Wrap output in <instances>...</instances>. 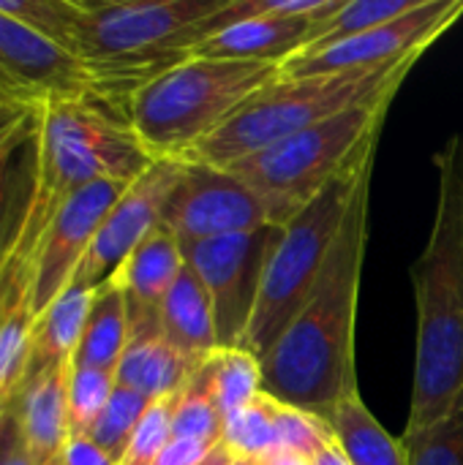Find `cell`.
<instances>
[{"label": "cell", "instance_id": "43", "mask_svg": "<svg viewBox=\"0 0 463 465\" xmlns=\"http://www.w3.org/2000/svg\"><path fill=\"white\" fill-rule=\"evenodd\" d=\"M14 240H16V237H14ZM14 240H11V242H14ZM8 248H11V245H5V248L0 251V270H3V262H5V253H8Z\"/></svg>", "mask_w": 463, "mask_h": 465}, {"label": "cell", "instance_id": "39", "mask_svg": "<svg viewBox=\"0 0 463 465\" xmlns=\"http://www.w3.org/2000/svg\"><path fill=\"white\" fill-rule=\"evenodd\" d=\"M311 465H352L347 460L344 450L336 444V439H327L314 455H311Z\"/></svg>", "mask_w": 463, "mask_h": 465}, {"label": "cell", "instance_id": "11", "mask_svg": "<svg viewBox=\"0 0 463 465\" xmlns=\"http://www.w3.org/2000/svg\"><path fill=\"white\" fill-rule=\"evenodd\" d=\"M161 226L180 245H191L273 223L265 202L237 174L205 163H186V172L164 207Z\"/></svg>", "mask_w": 463, "mask_h": 465}, {"label": "cell", "instance_id": "26", "mask_svg": "<svg viewBox=\"0 0 463 465\" xmlns=\"http://www.w3.org/2000/svg\"><path fill=\"white\" fill-rule=\"evenodd\" d=\"M418 3L420 0H344L341 8L319 25L311 46L303 52L325 49L352 35H360L366 30H374L385 22H393L409 14L412 8H418Z\"/></svg>", "mask_w": 463, "mask_h": 465}, {"label": "cell", "instance_id": "23", "mask_svg": "<svg viewBox=\"0 0 463 465\" xmlns=\"http://www.w3.org/2000/svg\"><path fill=\"white\" fill-rule=\"evenodd\" d=\"M128 297L126 289L112 278L93 294L87 324L74 354V368L117 373L128 346Z\"/></svg>", "mask_w": 463, "mask_h": 465}, {"label": "cell", "instance_id": "10", "mask_svg": "<svg viewBox=\"0 0 463 465\" xmlns=\"http://www.w3.org/2000/svg\"><path fill=\"white\" fill-rule=\"evenodd\" d=\"M461 16L463 0H420L418 8L393 22H385L333 46L289 57L287 63H281L278 76L297 79L325 74L382 71L409 57H423V52L431 44H437Z\"/></svg>", "mask_w": 463, "mask_h": 465}, {"label": "cell", "instance_id": "6", "mask_svg": "<svg viewBox=\"0 0 463 465\" xmlns=\"http://www.w3.org/2000/svg\"><path fill=\"white\" fill-rule=\"evenodd\" d=\"M153 161L126 114L93 98L52 101L41 109L33 202L52 215L65 196L90 183L131 185Z\"/></svg>", "mask_w": 463, "mask_h": 465}, {"label": "cell", "instance_id": "20", "mask_svg": "<svg viewBox=\"0 0 463 465\" xmlns=\"http://www.w3.org/2000/svg\"><path fill=\"white\" fill-rule=\"evenodd\" d=\"M161 332L177 354L199 368L218 351L216 313L199 275L186 264L161 305Z\"/></svg>", "mask_w": 463, "mask_h": 465}, {"label": "cell", "instance_id": "33", "mask_svg": "<svg viewBox=\"0 0 463 465\" xmlns=\"http://www.w3.org/2000/svg\"><path fill=\"white\" fill-rule=\"evenodd\" d=\"M172 411H175V395L158 398L147 406L145 417L139 420L131 444L117 465H156L166 444L172 441Z\"/></svg>", "mask_w": 463, "mask_h": 465}, {"label": "cell", "instance_id": "41", "mask_svg": "<svg viewBox=\"0 0 463 465\" xmlns=\"http://www.w3.org/2000/svg\"><path fill=\"white\" fill-rule=\"evenodd\" d=\"M232 463H235V452L221 441V444H218V447H216V450H213V452H210V455H207V458H205L199 465H232Z\"/></svg>", "mask_w": 463, "mask_h": 465}, {"label": "cell", "instance_id": "32", "mask_svg": "<svg viewBox=\"0 0 463 465\" xmlns=\"http://www.w3.org/2000/svg\"><path fill=\"white\" fill-rule=\"evenodd\" d=\"M0 11L52 41L55 46L71 52L76 3L74 0H0Z\"/></svg>", "mask_w": 463, "mask_h": 465}, {"label": "cell", "instance_id": "27", "mask_svg": "<svg viewBox=\"0 0 463 465\" xmlns=\"http://www.w3.org/2000/svg\"><path fill=\"white\" fill-rule=\"evenodd\" d=\"M226 430V420L213 403L205 381L194 371L188 384L175 395L172 411V439H199L210 444H221Z\"/></svg>", "mask_w": 463, "mask_h": 465}, {"label": "cell", "instance_id": "42", "mask_svg": "<svg viewBox=\"0 0 463 465\" xmlns=\"http://www.w3.org/2000/svg\"><path fill=\"white\" fill-rule=\"evenodd\" d=\"M232 465H257V460H248V458H235Z\"/></svg>", "mask_w": 463, "mask_h": 465}, {"label": "cell", "instance_id": "15", "mask_svg": "<svg viewBox=\"0 0 463 465\" xmlns=\"http://www.w3.org/2000/svg\"><path fill=\"white\" fill-rule=\"evenodd\" d=\"M128 183L101 180L65 196L46 221L35 248V316H41L74 281L85 253Z\"/></svg>", "mask_w": 463, "mask_h": 465}, {"label": "cell", "instance_id": "28", "mask_svg": "<svg viewBox=\"0 0 463 465\" xmlns=\"http://www.w3.org/2000/svg\"><path fill=\"white\" fill-rule=\"evenodd\" d=\"M401 447L409 465H463V392L445 420L420 433H404Z\"/></svg>", "mask_w": 463, "mask_h": 465}, {"label": "cell", "instance_id": "5", "mask_svg": "<svg viewBox=\"0 0 463 465\" xmlns=\"http://www.w3.org/2000/svg\"><path fill=\"white\" fill-rule=\"evenodd\" d=\"M278 74L276 63L188 57L131 95L128 123L156 161H183Z\"/></svg>", "mask_w": 463, "mask_h": 465}, {"label": "cell", "instance_id": "35", "mask_svg": "<svg viewBox=\"0 0 463 465\" xmlns=\"http://www.w3.org/2000/svg\"><path fill=\"white\" fill-rule=\"evenodd\" d=\"M218 444L199 439H172L156 465H199Z\"/></svg>", "mask_w": 463, "mask_h": 465}, {"label": "cell", "instance_id": "29", "mask_svg": "<svg viewBox=\"0 0 463 465\" xmlns=\"http://www.w3.org/2000/svg\"><path fill=\"white\" fill-rule=\"evenodd\" d=\"M224 444L235 452V458H248V460H257L281 450L276 414H273V398L262 392L248 409L229 417L226 430H224Z\"/></svg>", "mask_w": 463, "mask_h": 465}, {"label": "cell", "instance_id": "2", "mask_svg": "<svg viewBox=\"0 0 463 465\" xmlns=\"http://www.w3.org/2000/svg\"><path fill=\"white\" fill-rule=\"evenodd\" d=\"M439 174L428 242L412 264L418 343L404 433H420L456 406L463 392V134L434 155Z\"/></svg>", "mask_w": 463, "mask_h": 465}, {"label": "cell", "instance_id": "34", "mask_svg": "<svg viewBox=\"0 0 463 465\" xmlns=\"http://www.w3.org/2000/svg\"><path fill=\"white\" fill-rule=\"evenodd\" d=\"M273 414H276V430H278L281 450H292V452L311 458L327 439H333L330 425L314 414L284 406L278 401H273Z\"/></svg>", "mask_w": 463, "mask_h": 465}, {"label": "cell", "instance_id": "16", "mask_svg": "<svg viewBox=\"0 0 463 465\" xmlns=\"http://www.w3.org/2000/svg\"><path fill=\"white\" fill-rule=\"evenodd\" d=\"M341 3L344 0H270V11L265 16L237 22L210 35L191 52V57L281 65L311 46L319 25L336 14Z\"/></svg>", "mask_w": 463, "mask_h": 465}, {"label": "cell", "instance_id": "25", "mask_svg": "<svg viewBox=\"0 0 463 465\" xmlns=\"http://www.w3.org/2000/svg\"><path fill=\"white\" fill-rule=\"evenodd\" d=\"M199 379L205 381L213 403L224 414V420L248 409L262 395V371L259 360L243 349H218L199 368Z\"/></svg>", "mask_w": 463, "mask_h": 465}, {"label": "cell", "instance_id": "18", "mask_svg": "<svg viewBox=\"0 0 463 465\" xmlns=\"http://www.w3.org/2000/svg\"><path fill=\"white\" fill-rule=\"evenodd\" d=\"M183 267L180 242L164 226H156L115 275L128 297V330L161 324V305Z\"/></svg>", "mask_w": 463, "mask_h": 465}, {"label": "cell", "instance_id": "38", "mask_svg": "<svg viewBox=\"0 0 463 465\" xmlns=\"http://www.w3.org/2000/svg\"><path fill=\"white\" fill-rule=\"evenodd\" d=\"M33 112H38V109H30V106H22V104H14V101H8V98H3L0 95V136L3 134H8L11 128H16L27 114H33Z\"/></svg>", "mask_w": 463, "mask_h": 465}, {"label": "cell", "instance_id": "22", "mask_svg": "<svg viewBox=\"0 0 463 465\" xmlns=\"http://www.w3.org/2000/svg\"><path fill=\"white\" fill-rule=\"evenodd\" d=\"M93 289L68 286L38 319L33 327V343H30V362H27V379L74 362V354L79 349L87 313L93 305Z\"/></svg>", "mask_w": 463, "mask_h": 465}, {"label": "cell", "instance_id": "4", "mask_svg": "<svg viewBox=\"0 0 463 465\" xmlns=\"http://www.w3.org/2000/svg\"><path fill=\"white\" fill-rule=\"evenodd\" d=\"M420 57H409L382 71L325 74V76H278L254 93L240 112L216 134L199 142L183 163H205L229 169L232 163L257 155L306 128H314L352 106L368 104L388 93H398Z\"/></svg>", "mask_w": 463, "mask_h": 465}, {"label": "cell", "instance_id": "44", "mask_svg": "<svg viewBox=\"0 0 463 465\" xmlns=\"http://www.w3.org/2000/svg\"><path fill=\"white\" fill-rule=\"evenodd\" d=\"M57 465H60V463H57Z\"/></svg>", "mask_w": 463, "mask_h": 465}, {"label": "cell", "instance_id": "37", "mask_svg": "<svg viewBox=\"0 0 463 465\" xmlns=\"http://www.w3.org/2000/svg\"><path fill=\"white\" fill-rule=\"evenodd\" d=\"M19 444V422H16V409L0 417V465L8 463L14 447Z\"/></svg>", "mask_w": 463, "mask_h": 465}, {"label": "cell", "instance_id": "7", "mask_svg": "<svg viewBox=\"0 0 463 465\" xmlns=\"http://www.w3.org/2000/svg\"><path fill=\"white\" fill-rule=\"evenodd\" d=\"M396 93L352 106L257 155L229 166L267 207L273 226H287L379 136Z\"/></svg>", "mask_w": 463, "mask_h": 465}, {"label": "cell", "instance_id": "19", "mask_svg": "<svg viewBox=\"0 0 463 465\" xmlns=\"http://www.w3.org/2000/svg\"><path fill=\"white\" fill-rule=\"evenodd\" d=\"M194 365L172 349L161 324L131 327L128 346L117 365V387L134 390L150 401L177 395L194 376Z\"/></svg>", "mask_w": 463, "mask_h": 465}, {"label": "cell", "instance_id": "3", "mask_svg": "<svg viewBox=\"0 0 463 465\" xmlns=\"http://www.w3.org/2000/svg\"><path fill=\"white\" fill-rule=\"evenodd\" d=\"M76 3L71 54L87 68L96 98L128 117L131 95L191 57L205 25L229 0Z\"/></svg>", "mask_w": 463, "mask_h": 465}, {"label": "cell", "instance_id": "24", "mask_svg": "<svg viewBox=\"0 0 463 465\" xmlns=\"http://www.w3.org/2000/svg\"><path fill=\"white\" fill-rule=\"evenodd\" d=\"M327 425L352 465H409L401 439L396 441L379 425V420L363 403L360 392L338 401L327 417Z\"/></svg>", "mask_w": 463, "mask_h": 465}, {"label": "cell", "instance_id": "17", "mask_svg": "<svg viewBox=\"0 0 463 465\" xmlns=\"http://www.w3.org/2000/svg\"><path fill=\"white\" fill-rule=\"evenodd\" d=\"M71 368L57 365L27 379L16 398L19 441L33 465H57L71 436L68 428V381Z\"/></svg>", "mask_w": 463, "mask_h": 465}, {"label": "cell", "instance_id": "12", "mask_svg": "<svg viewBox=\"0 0 463 465\" xmlns=\"http://www.w3.org/2000/svg\"><path fill=\"white\" fill-rule=\"evenodd\" d=\"M183 172H186L183 161L158 158L139 180H134L126 188V193L115 202L101 229L96 232L90 251L85 253L71 286L96 292L117 275V270L139 248V242L156 226H161L164 207L172 191L177 188Z\"/></svg>", "mask_w": 463, "mask_h": 465}, {"label": "cell", "instance_id": "31", "mask_svg": "<svg viewBox=\"0 0 463 465\" xmlns=\"http://www.w3.org/2000/svg\"><path fill=\"white\" fill-rule=\"evenodd\" d=\"M115 387H117V376L109 371L71 368V381H68L71 436H90V430L98 422V417L104 414Z\"/></svg>", "mask_w": 463, "mask_h": 465}, {"label": "cell", "instance_id": "13", "mask_svg": "<svg viewBox=\"0 0 463 465\" xmlns=\"http://www.w3.org/2000/svg\"><path fill=\"white\" fill-rule=\"evenodd\" d=\"M46 215L30 202L0 270V417L14 411L27 376L35 327V248Z\"/></svg>", "mask_w": 463, "mask_h": 465}, {"label": "cell", "instance_id": "8", "mask_svg": "<svg viewBox=\"0 0 463 465\" xmlns=\"http://www.w3.org/2000/svg\"><path fill=\"white\" fill-rule=\"evenodd\" d=\"M377 142L379 136L371 139L363 153L284 226L281 242L265 270L248 332L243 338V351L254 354L257 360L267 354L270 346L287 332L319 283L355 188L366 166L377 161Z\"/></svg>", "mask_w": 463, "mask_h": 465}, {"label": "cell", "instance_id": "1", "mask_svg": "<svg viewBox=\"0 0 463 465\" xmlns=\"http://www.w3.org/2000/svg\"><path fill=\"white\" fill-rule=\"evenodd\" d=\"M374 163L366 166L325 272L287 332L259 357L262 392L327 422L338 401L357 392L355 330L368 245Z\"/></svg>", "mask_w": 463, "mask_h": 465}, {"label": "cell", "instance_id": "9", "mask_svg": "<svg viewBox=\"0 0 463 465\" xmlns=\"http://www.w3.org/2000/svg\"><path fill=\"white\" fill-rule=\"evenodd\" d=\"M281 234L284 226H262L254 232L180 245L186 264L199 275L210 294L218 349H243L262 278L281 242Z\"/></svg>", "mask_w": 463, "mask_h": 465}, {"label": "cell", "instance_id": "36", "mask_svg": "<svg viewBox=\"0 0 463 465\" xmlns=\"http://www.w3.org/2000/svg\"><path fill=\"white\" fill-rule=\"evenodd\" d=\"M60 465H117L90 436H68Z\"/></svg>", "mask_w": 463, "mask_h": 465}, {"label": "cell", "instance_id": "30", "mask_svg": "<svg viewBox=\"0 0 463 465\" xmlns=\"http://www.w3.org/2000/svg\"><path fill=\"white\" fill-rule=\"evenodd\" d=\"M153 401L134 392V390H126V387H115L104 414L98 417V422L93 425L90 430V439L115 460L120 463L128 444H131V436L139 425V420L145 417L147 406Z\"/></svg>", "mask_w": 463, "mask_h": 465}, {"label": "cell", "instance_id": "14", "mask_svg": "<svg viewBox=\"0 0 463 465\" xmlns=\"http://www.w3.org/2000/svg\"><path fill=\"white\" fill-rule=\"evenodd\" d=\"M0 95L44 109L52 101L96 98L87 68L65 49L0 11Z\"/></svg>", "mask_w": 463, "mask_h": 465}, {"label": "cell", "instance_id": "40", "mask_svg": "<svg viewBox=\"0 0 463 465\" xmlns=\"http://www.w3.org/2000/svg\"><path fill=\"white\" fill-rule=\"evenodd\" d=\"M257 465H311V458L292 450H276L265 458H257Z\"/></svg>", "mask_w": 463, "mask_h": 465}, {"label": "cell", "instance_id": "21", "mask_svg": "<svg viewBox=\"0 0 463 465\" xmlns=\"http://www.w3.org/2000/svg\"><path fill=\"white\" fill-rule=\"evenodd\" d=\"M41 109L0 136V251L19 234L35 193Z\"/></svg>", "mask_w": 463, "mask_h": 465}]
</instances>
